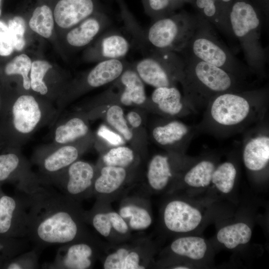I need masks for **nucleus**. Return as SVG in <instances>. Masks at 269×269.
<instances>
[{"mask_svg": "<svg viewBox=\"0 0 269 269\" xmlns=\"http://www.w3.org/2000/svg\"><path fill=\"white\" fill-rule=\"evenodd\" d=\"M31 64V60L28 56L21 54L8 63L3 70L4 75L6 77L19 76L21 77L23 93L31 91L30 80Z\"/></svg>", "mask_w": 269, "mask_h": 269, "instance_id": "nucleus-36", "label": "nucleus"}, {"mask_svg": "<svg viewBox=\"0 0 269 269\" xmlns=\"http://www.w3.org/2000/svg\"><path fill=\"white\" fill-rule=\"evenodd\" d=\"M84 218L109 244H118L131 239L132 231L111 203L96 199L92 208L84 211Z\"/></svg>", "mask_w": 269, "mask_h": 269, "instance_id": "nucleus-13", "label": "nucleus"}, {"mask_svg": "<svg viewBox=\"0 0 269 269\" xmlns=\"http://www.w3.org/2000/svg\"><path fill=\"white\" fill-rule=\"evenodd\" d=\"M85 115L81 114L62 116L52 124L50 143L56 145L75 142L90 137Z\"/></svg>", "mask_w": 269, "mask_h": 269, "instance_id": "nucleus-25", "label": "nucleus"}, {"mask_svg": "<svg viewBox=\"0 0 269 269\" xmlns=\"http://www.w3.org/2000/svg\"><path fill=\"white\" fill-rule=\"evenodd\" d=\"M202 18L185 10L152 21L144 31V39L150 48L180 53L184 49L199 26Z\"/></svg>", "mask_w": 269, "mask_h": 269, "instance_id": "nucleus-7", "label": "nucleus"}, {"mask_svg": "<svg viewBox=\"0 0 269 269\" xmlns=\"http://www.w3.org/2000/svg\"><path fill=\"white\" fill-rule=\"evenodd\" d=\"M127 119L129 124L134 128H138L142 123L141 116L134 111L129 112L127 115Z\"/></svg>", "mask_w": 269, "mask_h": 269, "instance_id": "nucleus-45", "label": "nucleus"}, {"mask_svg": "<svg viewBox=\"0 0 269 269\" xmlns=\"http://www.w3.org/2000/svg\"><path fill=\"white\" fill-rule=\"evenodd\" d=\"M160 216L163 228L174 234L193 231L203 220V215L199 209L177 198L170 199L164 203Z\"/></svg>", "mask_w": 269, "mask_h": 269, "instance_id": "nucleus-18", "label": "nucleus"}, {"mask_svg": "<svg viewBox=\"0 0 269 269\" xmlns=\"http://www.w3.org/2000/svg\"><path fill=\"white\" fill-rule=\"evenodd\" d=\"M151 101L160 112L166 116H184L194 114L175 86L155 88Z\"/></svg>", "mask_w": 269, "mask_h": 269, "instance_id": "nucleus-28", "label": "nucleus"}, {"mask_svg": "<svg viewBox=\"0 0 269 269\" xmlns=\"http://www.w3.org/2000/svg\"><path fill=\"white\" fill-rule=\"evenodd\" d=\"M139 162V157L132 148L118 146L105 152L97 164L135 169Z\"/></svg>", "mask_w": 269, "mask_h": 269, "instance_id": "nucleus-34", "label": "nucleus"}, {"mask_svg": "<svg viewBox=\"0 0 269 269\" xmlns=\"http://www.w3.org/2000/svg\"><path fill=\"white\" fill-rule=\"evenodd\" d=\"M29 21V26L35 33L48 38L51 37L54 25L53 8L47 0H39Z\"/></svg>", "mask_w": 269, "mask_h": 269, "instance_id": "nucleus-32", "label": "nucleus"}, {"mask_svg": "<svg viewBox=\"0 0 269 269\" xmlns=\"http://www.w3.org/2000/svg\"><path fill=\"white\" fill-rule=\"evenodd\" d=\"M252 236V229L247 224L238 222L220 229L217 234V239L226 248L234 249L248 243Z\"/></svg>", "mask_w": 269, "mask_h": 269, "instance_id": "nucleus-33", "label": "nucleus"}, {"mask_svg": "<svg viewBox=\"0 0 269 269\" xmlns=\"http://www.w3.org/2000/svg\"><path fill=\"white\" fill-rule=\"evenodd\" d=\"M128 64L124 59L98 62L83 78L72 84L64 91L57 102L58 110H64L75 98L87 90L114 82L121 75Z\"/></svg>", "mask_w": 269, "mask_h": 269, "instance_id": "nucleus-14", "label": "nucleus"}, {"mask_svg": "<svg viewBox=\"0 0 269 269\" xmlns=\"http://www.w3.org/2000/svg\"><path fill=\"white\" fill-rule=\"evenodd\" d=\"M14 50L7 25L0 20V55L7 56Z\"/></svg>", "mask_w": 269, "mask_h": 269, "instance_id": "nucleus-42", "label": "nucleus"}, {"mask_svg": "<svg viewBox=\"0 0 269 269\" xmlns=\"http://www.w3.org/2000/svg\"><path fill=\"white\" fill-rule=\"evenodd\" d=\"M38 251L24 252L5 263L2 269H34L38 268Z\"/></svg>", "mask_w": 269, "mask_h": 269, "instance_id": "nucleus-40", "label": "nucleus"}, {"mask_svg": "<svg viewBox=\"0 0 269 269\" xmlns=\"http://www.w3.org/2000/svg\"><path fill=\"white\" fill-rule=\"evenodd\" d=\"M5 143L3 137L0 133V152L4 148Z\"/></svg>", "mask_w": 269, "mask_h": 269, "instance_id": "nucleus-48", "label": "nucleus"}, {"mask_svg": "<svg viewBox=\"0 0 269 269\" xmlns=\"http://www.w3.org/2000/svg\"><path fill=\"white\" fill-rule=\"evenodd\" d=\"M177 10L180 8L185 3L190 2L191 0H169Z\"/></svg>", "mask_w": 269, "mask_h": 269, "instance_id": "nucleus-46", "label": "nucleus"}, {"mask_svg": "<svg viewBox=\"0 0 269 269\" xmlns=\"http://www.w3.org/2000/svg\"><path fill=\"white\" fill-rule=\"evenodd\" d=\"M57 119L53 102L34 93H10L0 111L4 148H21L38 130Z\"/></svg>", "mask_w": 269, "mask_h": 269, "instance_id": "nucleus-3", "label": "nucleus"}, {"mask_svg": "<svg viewBox=\"0 0 269 269\" xmlns=\"http://www.w3.org/2000/svg\"><path fill=\"white\" fill-rule=\"evenodd\" d=\"M52 68L51 64L43 60H35L31 64L30 73L31 90L32 93L46 99L47 92L43 83V79L47 72Z\"/></svg>", "mask_w": 269, "mask_h": 269, "instance_id": "nucleus-37", "label": "nucleus"}, {"mask_svg": "<svg viewBox=\"0 0 269 269\" xmlns=\"http://www.w3.org/2000/svg\"><path fill=\"white\" fill-rule=\"evenodd\" d=\"M142 188L134 192L130 187L119 198L118 213L132 232H142L151 225L153 217L150 200Z\"/></svg>", "mask_w": 269, "mask_h": 269, "instance_id": "nucleus-19", "label": "nucleus"}, {"mask_svg": "<svg viewBox=\"0 0 269 269\" xmlns=\"http://www.w3.org/2000/svg\"><path fill=\"white\" fill-rule=\"evenodd\" d=\"M93 196L110 203L119 199L131 187L135 169L96 164Z\"/></svg>", "mask_w": 269, "mask_h": 269, "instance_id": "nucleus-17", "label": "nucleus"}, {"mask_svg": "<svg viewBox=\"0 0 269 269\" xmlns=\"http://www.w3.org/2000/svg\"><path fill=\"white\" fill-rule=\"evenodd\" d=\"M207 250L205 239L198 236H179L174 239L168 247L170 256L194 261L203 259Z\"/></svg>", "mask_w": 269, "mask_h": 269, "instance_id": "nucleus-31", "label": "nucleus"}, {"mask_svg": "<svg viewBox=\"0 0 269 269\" xmlns=\"http://www.w3.org/2000/svg\"><path fill=\"white\" fill-rule=\"evenodd\" d=\"M110 18L104 10L97 11L71 28L66 36L68 44L78 49L87 46L111 24Z\"/></svg>", "mask_w": 269, "mask_h": 269, "instance_id": "nucleus-24", "label": "nucleus"}, {"mask_svg": "<svg viewBox=\"0 0 269 269\" xmlns=\"http://www.w3.org/2000/svg\"><path fill=\"white\" fill-rule=\"evenodd\" d=\"M145 13L152 21L176 11L169 0H142Z\"/></svg>", "mask_w": 269, "mask_h": 269, "instance_id": "nucleus-39", "label": "nucleus"}, {"mask_svg": "<svg viewBox=\"0 0 269 269\" xmlns=\"http://www.w3.org/2000/svg\"><path fill=\"white\" fill-rule=\"evenodd\" d=\"M181 83L183 97L194 114L203 112L209 101L227 92H239L257 87L256 82L229 72L184 53Z\"/></svg>", "mask_w": 269, "mask_h": 269, "instance_id": "nucleus-4", "label": "nucleus"}, {"mask_svg": "<svg viewBox=\"0 0 269 269\" xmlns=\"http://www.w3.org/2000/svg\"><path fill=\"white\" fill-rule=\"evenodd\" d=\"M217 164L213 157H204L187 166L179 183L195 188L207 187L211 184L213 173Z\"/></svg>", "mask_w": 269, "mask_h": 269, "instance_id": "nucleus-30", "label": "nucleus"}, {"mask_svg": "<svg viewBox=\"0 0 269 269\" xmlns=\"http://www.w3.org/2000/svg\"><path fill=\"white\" fill-rule=\"evenodd\" d=\"M96 172V165L78 159L72 163L51 185L81 203L93 197Z\"/></svg>", "mask_w": 269, "mask_h": 269, "instance_id": "nucleus-15", "label": "nucleus"}, {"mask_svg": "<svg viewBox=\"0 0 269 269\" xmlns=\"http://www.w3.org/2000/svg\"><path fill=\"white\" fill-rule=\"evenodd\" d=\"M237 176L235 164L227 160L217 165L213 173L211 184L223 194H228L233 189Z\"/></svg>", "mask_w": 269, "mask_h": 269, "instance_id": "nucleus-35", "label": "nucleus"}, {"mask_svg": "<svg viewBox=\"0 0 269 269\" xmlns=\"http://www.w3.org/2000/svg\"><path fill=\"white\" fill-rule=\"evenodd\" d=\"M268 106L267 86L222 93L209 101L202 120L195 127L197 132L228 137L267 119Z\"/></svg>", "mask_w": 269, "mask_h": 269, "instance_id": "nucleus-2", "label": "nucleus"}, {"mask_svg": "<svg viewBox=\"0 0 269 269\" xmlns=\"http://www.w3.org/2000/svg\"><path fill=\"white\" fill-rule=\"evenodd\" d=\"M36 174L21 148H4L0 152V183L16 185Z\"/></svg>", "mask_w": 269, "mask_h": 269, "instance_id": "nucleus-26", "label": "nucleus"}, {"mask_svg": "<svg viewBox=\"0 0 269 269\" xmlns=\"http://www.w3.org/2000/svg\"><path fill=\"white\" fill-rule=\"evenodd\" d=\"M3 264H4L3 261L0 255V269H2Z\"/></svg>", "mask_w": 269, "mask_h": 269, "instance_id": "nucleus-50", "label": "nucleus"}, {"mask_svg": "<svg viewBox=\"0 0 269 269\" xmlns=\"http://www.w3.org/2000/svg\"><path fill=\"white\" fill-rule=\"evenodd\" d=\"M132 65L144 83L155 88L179 82L184 61L178 53L150 48L147 56Z\"/></svg>", "mask_w": 269, "mask_h": 269, "instance_id": "nucleus-9", "label": "nucleus"}, {"mask_svg": "<svg viewBox=\"0 0 269 269\" xmlns=\"http://www.w3.org/2000/svg\"><path fill=\"white\" fill-rule=\"evenodd\" d=\"M234 0H191L202 18L210 23L231 41L234 40L229 21V12Z\"/></svg>", "mask_w": 269, "mask_h": 269, "instance_id": "nucleus-27", "label": "nucleus"}, {"mask_svg": "<svg viewBox=\"0 0 269 269\" xmlns=\"http://www.w3.org/2000/svg\"><path fill=\"white\" fill-rule=\"evenodd\" d=\"M90 139V136L73 143L61 145L49 143L38 147L31 161L38 168L39 178L52 185L72 163L79 159Z\"/></svg>", "mask_w": 269, "mask_h": 269, "instance_id": "nucleus-10", "label": "nucleus"}, {"mask_svg": "<svg viewBox=\"0 0 269 269\" xmlns=\"http://www.w3.org/2000/svg\"><path fill=\"white\" fill-rule=\"evenodd\" d=\"M117 1H118L119 0H117Z\"/></svg>", "mask_w": 269, "mask_h": 269, "instance_id": "nucleus-52", "label": "nucleus"}, {"mask_svg": "<svg viewBox=\"0 0 269 269\" xmlns=\"http://www.w3.org/2000/svg\"><path fill=\"white\" fill-rule=\"evenodd\" d=\"M215 28L202 18L188 44L180 53L189 54L229 72L251 79L255 75L222 42Z\"/></svg>", "mask_w": 269, "mask_h": 269, "instance_id": "nucleus-6", "label": "nucleus"}, {"mask_svg": "<svg viewBox=\"0 0 269 269\" xmlns=\"http://www.w3.org/2000/svg\"><path fill=\"white\" fill-rule=\"evenodd\" d=\"M7 27L14 50L21 51L25 45L26 25L24 18L19 15L14 16L8 21Z\"/></svg>", "mask_w": 269, "mask_h": 269, "instance_id": "nucleus-41", "label": "nucleus"}, {"mask_svg": "<svg viewBox=\"0 0 269 269\" xmlns=\"http://www.w3.org/2000/svg\"><path fill=\"white\" fill-rule=\"evenodd\" d=\"M197 133L195 126L171 120L155 126L152 131V136L155 142L167 151L184 154Z\"/></svg>", "mask_w": 269, "mask_h": 269, "instance_id": "nucleus-21", "label": "nucleus"}, {"mask_svg": "<svg viewBox=\"0 0 269 269\" xmlns=\"http://www.w3.org/2000/svg\"><path fill=\"white\" fill-rule=\"evenodd\" d=\"M16 192L23 198L27 215V239L36 249L90 238L81 203L70 198L38 175L19 182Z\"/></svg>", "mask_w": 269, "mask_h": 269, "instance_id": "nucleus-1", "label": "nucleus"}, {"mask_svg": "<svg viewBox=\"0 0 269 269\" xmlns=\"http://www.w3.org/2000/svg\"><path fill=\"white\" fill-rule=\"evenodd\" d=\"M27 215L22 196L3 194L0 199V237L27 239Z\"/></svg>", "mask_w": 269, "mask_h": 269, "instance_id": "nucleus-20", "label": "nucleus"}, {"mask_svg": "<svg viewBox=\"0 0 269 269\" xmlns=\"http://www.w3.org/2000/svg\"><path fill=\"white\" fill-rule=\"evenodd\" d=\"M101 10L98 0H56L53 7L54 21L63 29L71 28Z\"/></svg>", "mask_w": 269, "mask_h": 269, "instance_id": "nucleus-23", "label": "nucleus"}, {"mask_svg": "<svg viewBox=\"0 0 269 269\" xmlns=\"http://www.w3.org/2000/svg\"><path fill=\"white\" fill-rule=\"evenodd\" d=\"M1 2H2V0H0V14H1Z\"/></svg>", "mask_w": 269, "mask_h": 269, "instance_id": "nucleus-51", "label": "nucleus"}, {"mask_svg": "<svg viewBox=\"0 0 269 269\" xmlns=\"http://www.w3.org/2000/svg\"><path fill=\"white\" fill-rule=\"evenodd\" d=\"M189 160L184 154L168 151L154 155L147 164L142 188L148 194L171 190L179 184Z\"/></svg>", "mask_w": 269, "mask_h": 269, "instance_id": "nucleus-11", "label": "nucleus"}, {"mask_svg": "<svg viewBox=\"0 0 269 269\" xmlns=\"http://www.w3.org/2000/svg\"><path fill=\"white\" fill-rule=\"evenodd\" d=\"M106 242L96 236L61 245L54 261L45 268L54 269H90L99 260Z\"/></svg>", "mask_w": 269, "mask_h": 269, "instance_id": "nucleus-12", "label": "nucleus"}, {"mask_svg": "<svg viewBox=\"0 0 269 269\" xmlns=\"http://www.w3.org/2000/svg\"><path fill=\"white\" fill-rule=\"evenodd\" d=\"M131 44L128 38L120 32L108 30L97 38L85 54L88 60L98 62L112 60L123 59L129 53Z\"/></svg>", "mask_w": 269, "mask_h": 269, "instance_id": "nucleus-22", "label": "nucleus"}, {"mask_svg": "<svg viewBox=\"0 0 269 269\" xmlns=\"http://www.w3.org/2000/svg\"><path fill=\"white\" fill-rule=\"evenodd\" d=\"M115 81L120 88V100L125 106L140 105L146 100L144 82L132 64L128 63L119 77Z\"/></svg>", "mask_w": 269, "mask_h": 269, "instance_id": "nucleus-29", "label": "nucleus"}, {"mask_svg": "<svg viewBox=\"0 0 269 269\" xmlns=\"http://www.w3.org/2000/svg\"><path fill=\"white\" fill-rule=\"evenodd\" d=\"M9 94L10 93H5L0 92V111Z\"/></svg>", "mask_w": 269, "mask_h": 269, "instance_id": "nucleus-47", "label": "nucleus"}, {"mask_svg": "<svg viewBox=\"0 0 269 269\" xmlns=\"http://www.w3.org/2000/svg\"><path fill=\"white\" fill-rule=\"evenodd\" d=\"M257 9L269 19V0H250Z\"/></svg>", "mask_w": 269, "mask_h": 269, "instance_id": "nucleus-44", "label": "nucleus"}, {"mask_svg": "<svg viewBox=\"0 0 269 269\" xmlns=\"http://www.w3.org/2000/svg\"><path fill=\"white\" fill-rule=\"evenodd\" d=\"M108 123L119 132L126 140H131L133 137L131 129L129 127L124 117L123 109L117 105H113L106 112Z\"/></svg>", "mask_w": 269, "mask_h": 269, "instance_id": "nucleus-38", "label": "nucleus"}, {"mask_svg": "<svg viewBox=\"0 0 269 269\" xmlns=\"http://www.w3.org/2000/svg\"><path fill=\"white\" fill-rule=\"evenodd\" d=\"M266 119L245 132L242 155L246 169L253 174L267 170L269 163V130Z\"/></svg>", "mask_w": 269, "mask_h": 269, "instance_id": "nucleus-16", "label": "nucleus"}, {"mask_svg": "<svg viewBox=\"0 0 269 269\" xmlns=\"http://www.w3.org/2000/svg\"><path fill=\"white\" fill-rule=\"evenodd\" d=\"M2 184H3V183H0V199L1 197L2 196V195H3V194L4 193V192H3L2 189Z\"/></svg>", "mask_w": 269, "mask_h": 269, "instance_id": "nucleus-49", "label": "nucleus"}, {"mask_svg": "<svg viewBox=\"0 0 269 269\" xmlns=\"http://www.w3.org/2000/svg\"><path fill=\"white\" fill-rule=\"evenodd\" d=\"M262 15L250 0H234L228 17L232 35L241 45L247 65L263 79L267 76L268 56L261 41Z\"/></svg>", "mask_w": 269, "mask_h": 269, "instance_id": "nucleus-5", "label": "nucleus"}, {"mask_svg": "<svg viewBox=\"0 0 269 269\" xmlns=\"http://www.w3.org/2000/svg\"><path fill=\"white\" fill-rule=\"evenodd\" d=\"M99 135L114 144L118 145L122 143L123 140L120 135L104 127H102L100 130Z\"/></svg>", "mask_w": 269, "mask_h": 269, "instance_id": "nucleus-43", "label": "nucleus"}, {"mask_svg": "<svg viewBox=\"0 0 269 269\" xmlns=\"http://www.w3.org/2000/svg\"><path fill=\"white\" fill-rule=\"evenodd\" d=\"M155 251L149 237L133 236L118 244L106 242L99 260L105 269H146L154 267Z\"/></svg>", "mask_w": 269, "mask_h": 269, "instance_id": "nucleus-8", "label": "nucleus"}]
</instances>
